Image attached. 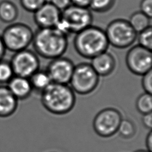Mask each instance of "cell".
Returning a JSON list of instances; mask_svg holds the SVG:
<instances>
[{"instance_id": "cell-15", "label": "cell", "mask_w": 152, "mask_h": 152, "mask_svg": "<svg viewBox=\"0 0 152 152\" xmlns=\"http://www.w3.org/2000/svg\"><path fill=\"white\" fill-rule=\"evenodd\" d=\"M18 107V100L12 94L7 86H0V117L11 116Z\"/></svg>"}, {"instance_id": "cell-5", "label": "cell", "mask_w": 152, "mask_h": 152, "mask_svg": "<svg viewBox=\"0 0 152 152\" xmlns=\"http://www.w3.org/2000/svg\"><path fill=\"white\" fill-rule=\"evenodd\" d=\"M104 31L109 44L119 49H125L132 45L138 35L128 20L121 18L111 21Z\"/></svg>"}, {"instance_id": "cell-22", "label": "cell", "mask_w": 152, "mask_h": 152, "mask_svg": "<svg viewBox=\"0 0 152 152\" xmlns=\"http://www.w3.org/2000/svg\"><path fill=\"white\" fill-rule=\"evenodd\" d=\"M114 3L115 0H90L88 7L97 12H104L109 11Z\"/></svg>"}, {"instance_id": "cell-31", "label": "cell", "mask_w": 152, "mask_h": 152, "mask_svg": "<svg viewBox=\"0 0 152 152\" xmlns=\"http://www.w3.org/2000/svg\"><path fill=\"white\" fill-rule=\"evenodd\" d=\"M6 50L7 49L4 45L2 37L0 36V61L3 59V58L5 54Z\"/></svg>"}, {"instance_id": "cell-16", "label": "cell", "mask_w": 152, "mask_h": 152, "mask_svg": "<svg viewBox=\"0 0 152 152\" xmlns=\"http://www.w3.org/2000/svg\"><path fill=\"white\" fill-rule=\"evenodd\" d=\"M18 15L17 6L9 0L0 2V20L5 23H12Z\"/></svg>"}, {"instance_id": "cell-3", "label": "cell", "mask_w": 152, "mask_h": 152, "mask_svg": "<svg viewBox=\"0 0 152 152\" xmlns=\"http://www.w3.org/2000/svg\"><path fill=\"white\" fill-rule=\"evenodd\" d=\"M73 43L76 52L87 59L106 51L109 45L104 30L91 25L76 33Z\"/></svg>"}, {"instance_id": "cell-4", "label": "cell", "mask_w": 152, "mask_h": 152, "mask_svg": "<svg viewBox=\"0 0 152 152\" xmlns=\"http://www.w3.org/2000/svg\"><path fill=\"white\" fill-rule=\"evenodd\" d=\"M93 15L88 7L71 4L61 11L56 28L68 36L77 33L91 25Z\"/></svg>"}, {"instance_id": "cell-14", "label": "cell", "mask_w": 152, "mask_h": 152, "mask_svg": "<svg viewBox=\"0 0 152 152\" xmlns=\"http://www.w3.org/2000/svg\"><path fill=\"white\" fill-rule=\"evenodd\" d=\"M7 87L18 100L28 98L33 91L29 78L17 75L11 79Z\"/></svg>"}, {"instance_id": "cell-9", "label": "cell", "mask_w": 152, "mask_h": 152, "mask_svg": "<svg viewBox=\"0 0 152 152\" xmlns=\"http://www.w3.org/2000/svg\"><path fill=\"white\" fill-rule=\"evenodd\" d=\"M125 62L129 70L134 74L142 75L151 70V50L140 45L131 48L126 53Z\"/></svg>"}, {"instance_id": "cell-17", "label": "cell", "mask_w": 152, "mask_h": 152, "mask_svg": "<svg viewBox=\"0 0 152 152\" xmlns=\"http://www.w3.org/2000/svg\"><path fill=\"white\" fill-rule=\"evenodd\" d=\"M33 90L42 92L52 81L46 71L37 70L30 78Z\"/></svg>"}, {"instance_id": "cell-11", "label": "cell", "mask_w": 152, "mask_h": 152, "mask_svg": "<svg viewBox=\"0 0 152 152\" xmlns=\"http://www.w3.org/2000/svg\"><path fill=\"white\" fill-rule=\"evenodd\" d=\"M74 66L70 59L60 56L51 59L46 71L52 82L68 84L71 80Z\"/></svg>"}, {"instance_id": "cell-30", "label": "cell", "mask_w": 152, "mask_h": 152, "mask_svg": "<svg viewBox=\"0 0 152 152\" xmlns=\"http://www.w3.org/2000/svg\"><path fill=\"white\" fill-rule=\"evenodd\" d=\"M90 0H71L72 4L88 7Z\"/></svg>"}, {"instance_id": "cell-18", "label": "cell", "mask_w": 152, "mask_h": 152, "mask_svg": "<svg viewBox=\"0 0 152 152\" xmlns=\"http://www.w3.org/2000/svg\"><path fill=\"white\" fill-rule=\"evenodd\" d=\"M150 18L141 11L133 13L128 20L134 30L138 33L150 26Z\"/></svg>"}, {"instance_id": "cell-1", "label": "cell", "mask_w": 152, "mask_h": 152, "mask_svg": "<svg viewBox=\"0 0 152 152\" xmlns=\"http://www.w3.org/2000/svg\"><path fill=\"white\" fill-rule=\"evenodd\" d=\"M31 43L36 53L46 59L62 56L68 47V36L56 27L39 28Z\"/></svg>"}, {"instance_id": "cell-27", "label": "cell", "mask_w": 152, "mask_h": 152, "mask_svg": "<svg viewBox=\"0 0 152 152\" xmlns=\"http://www.w3.org/2000/svg\"><path fill=\"white\" fill-rule=\"evenodd\" d=\"M50 2L61 11L72 4L71 0H50Z\"/></svg>"}, {"instance_id": "cell-29", "label": "cell", "mask_w": 152, "mask_h": 152, "mask_svg": "<svg viewBox=\"0 0 152 152\" xmlns=\"http://www.w3.org/2000/svg\"><path fill=\"white\" fill-rule=\"evenodd\" d=\"M145 146L147 150L150 152L152 150V132L151 131H150L147 134L145 138Z\"/></svg>"}, {"instance_id": "cell-26", "label": "cell", "mask_w": 152, "mask_h": 152, "mask_svg": "<svg viewBox=\"0 0 152 152\" xmlns=\"http://www.w3.org/2000/svg\"><path fill=\"white\" fill-rule=\"evenodd\" d=\"M141 12L149 18L152 16V0H142L140 3Z\"/></svg>"}, {"instance_id": "cell-25", "label": "cell", "mask_w": 152, "mask_h": 152, "mask_svg": "<svg viewBox=\"0 0 152 152\" xmlns=\"http://www.w3.org/2000/svg\"><path fill=\"white\" fill-rule=\"evenodd\" d=\"M142 87L145 93H152V71L150 70L142 75Z\"/></svg>"}, {"instance_id": "cell-32", "label": "cell", "mask_w": 152, "mask_h": 152, "mask_svg": "<svg viewBox=\"0 0 152 152\" xmlns=\"http://www.w3.org/2000/svg\"><path fill=\"white\" fill-rule=\"evenodd\" d=\"M134 152H150V151H148L147 150H138L135 151Z\"/></svg>"}, {"instance_id": "cell-28", "label": "cell", "mask_w": 152, "mask_h": 152, "mask_svg": "<svg viewBox=\"0 0 152 152\" xmlns=\"http://www.w3.org/2000/svg\"><path fill=\"white\" fill-rule=\"evenodd\" d=\"M142 123L147 129H151L152 127V113H148L142 115Z\"/></svg>"}, {"instance_id": "cell-23", "label": "cell", "mask_w": 152, "mask_h": 152, "mask_svg": "<svg viewBox=\"0 0 152 152\" xmlns=\"http://www.w3.org/2000/svg\"><path fill=\"white\" fill-rule=\"evenodd\" d=\"M137 39L138 40V45L151 50L152 49V28L149 26L147 28L138 33Z\"/></svg>"}, {"instance_id": "cell-21", "label": "cell", "mask_w": 152, "mask_h": 152, "mask_svg": "<svg viewBox=\"0 0 152 152\" xmlns=\"http://www.w3.org/2000/svg\"><path fill=\"white\" fill-rule=\"evenodd\" d=\"M14 73L10 61H0V84L8 83L14 76Z\"/></svg>"}, {"instance_id": "cell-10", "label": "cell", "mask_w": 152, "mask_h": 152, "mask_svg": "<svg viewBox=\"0 0 152 152\" xmlns=\"http://www.w3.org/2000/svg\"><path fill=\"white\" fill-rule=\"evenodd\" d=\"M10 63L15 75L28 78L39 69L40 66L37 54L27 49L15 52Z\"/></svg>"}, {"instance_id": "cell-20", "label": "cell", "mask_w": 152, "mask_h": 152, "mask_svg": "<svg viewBox=\"0 0 152 152\" xmlns=\"http://www.w3.org/2000/svg\"><path fill=\"white\" fill-rule=\"evenodd\" d=\"M136 108L141 114L151 113L152 111V97L151 94L144 93L137 99Z\"/></svg>"}, {"instance_id": "cell-12", "label": "cell", "mask_w": 152, "mask_h": 152, "mask_svg": "<svg viewBox=\"0 0 152 152\" xmlns=\"http://www.w3.org/2000/svg\"><path fill=\"white\" fill-rule=\"evenodd\" d=\"M33 13L34 22L39 28L55 27L61 15V11L50 2H46Z\"/></svg>"}, {"instance_id": "cell-2", "label": "cell", "mask_w": 152, "mask_h": 152, "mask_svg": "<svg viewBox=\"0 0 152 152\" xmlns=\"http://www.w3.org/2000/svg\"><path fill=\"white\" fill-rule=\"evenodd\" d=\"M74 91L68 84L52 82L41 92V102L50 113L62 115L69 113L75 104Z\"/></svg>"}, {"instance_id": "cell-19", "label": "cell", "mask_w": 152, "mask_h": 152, "mask_svg": "<svg viewBox=\"0 0 152 152\" xmlns=\"http://www.w3.org/2000/svg\"><path fill=\"white\" fill-rule=\"evenodd\" d=\"M119 136L125 140L132 138L137 133V127L135 124L128 119H122L118 130Z\"/></svg>"}, {"instance_id": "cell-8", "label": "cell", "mask_w": 152, "mask_h": 152, "mask_svg": "<svg viewBox=\"0 0 152 152\" xmlns=\"http://www.w3.org/2000/svg\"><path fill=\"white\" fill-rule=\"evenodd\" d=\"M121 113L116 109L107 107L99 112L93 121L95 133L102 138L112 137L118 132L122 119Z\"/></svg>"}, {"instance_id": "cell-7", "label": "cell", "mask_w": 152, "mask_h": 152, "mask_svg": "<svg viewBox=\"0 0 152 152\" xmlns=\"http://www.w3.org/2000/svg\"><path fill=\"white\" fill-rule=\"evenodd\" d=\"M99 83V76L90 64L81 63L74 66L69 83L74 93L86 95L92 93Z\"/></svg>"}, {"instance_id": "cell-13", "label": "cell", "mask_w": 152, "mask_h": 152, "mask_svg": "<svg viewBox=\"0 0 152 152\" xmlns=\"http://www.w3.org/2000/svg\"><path fill=\"white\" fill-rule=\"evenodd\" d=\"M91 59L90 65L99 77L111 74L115 68V58L107 51L100 53Z\"/></svg>"}, {"instance_id": "cell-24", "label": "cell", "mask_w": 152, "mask_h": 152, "mask_svg": "<svg viewBox=\"0 0 152 152\" xmlns=\"http://www.w3.org/2000/svg\"><path fill=\"white\" fill-rule=\"evenodd\" d=\"M46 2V0H20L22 7L31 12H34Z\"/></svg>"}, {"instance_id": "cell-6", "label": "cell", "mask_w": 152, "mask_h": 152, "mask_svg": "<svg viewBox=\"0 0 152 152\" xmlns=\"http://www.w3.org/2000/svg\"><path fill=\"white\" fill-rule=\"evenodd\" d=\"M33 34L28 26L16 23L6 27L1 37L6 49L17 52L27 48L32 42Z\"/></svg>"}]
</instances>
